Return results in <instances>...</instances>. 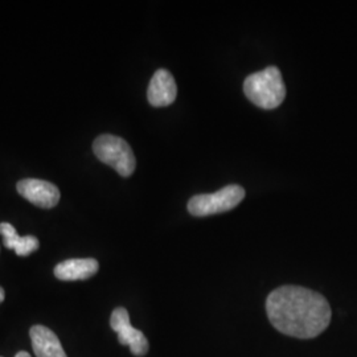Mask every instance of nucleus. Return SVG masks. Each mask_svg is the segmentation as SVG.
<instances>
[{"instance_id":"1","label":"nucleus","mask_w":357,"mask_h":357,"mask_svg":"<svg viewBox=\"0 0 357 357\" xmlns=\"http://www.w3.org/2000/svg\"><path fill=\"white\" fill-rule=\"evenodd\" d=\"M268 320L275 330L298 339L319 336L331 321V307L317 291L301 286H282L266 299Z\"/></svg>"},{"instance_id":"2","label":"nucleus","mask_w":357,"mask_h":357,"mask_svg":"<svg viewBox=\"0 0 357 357\" xmlns=\"http://www.w3.org/2000/svg\"><path fill=\"white\" fill-rule=\"evenodd\" d=\"M243 91L249 101L264 110L277 109L286 97V86L277 66L253 73L245 78Z\"/></svg>"},{"instance_id":"3","label":"nucleus","mask_w":357,"mask_h":357,"mask_svg":"<svg viewBox=\"0 0 357 357\" xmlns=\"http://www.w3.org/2000/svg\"><path fill=\"white\" fill-rule=\"evenodd\" d=\"M93 151L102 163L113 167L123 178L131 176L135 171L137 160L134 153L128 142L119 137L110 134L98 137L93 143Z\"/></svg>"},{"instance_id":"4","label":"nucleus","mask_w":357,"mask_h":357,"mask_svg":"<svg viewBox=\"0 0 357 357\" xmlns=\"http://www.w3.org/2000/svg\"><path fill=\"white\" fill-rule=\"evenodd\" d=\"M245 197L241 185L230 184L213 193L196 195L188 202V212L192 216L205 217L228 212L240 204Z\"/></svg>"},{"instance_id":"5","label":"nucleus","mask_w":357,"mask_h":357,"mask_svg":"<svg viewBox=\"0 0 357 357\" xmlns=\"http://www.w3.org/2000/svg\"><path fill=\"white\" fill-rule=\"evenodd\" d=\"M110 326L118 333V342L122 345H128L132 355L144 356L149 352V340L143 332L131 326L126 308H115L110 318Z\"/></svg>"},{"instance_id":"6","label":"nucleus","mask_w":357,"mask_h":357,"mask_svg":"<svg viewBox=\"0 0 357 357\" xmlns=\"http://www.w3.org/2000/svg\"><path fill=\"white\" fill-rule=\"evenodd\" d=\"M16 187L20 196L40 208L51 209L60 202L59 188L50 181L40 178H24L20 180Z\"/></svg>"},{"instance_id":"7","label":"nucleus","mask_w":357,"mask_h":357,"mask_svg":"<svg viewBox=\"0 0 357 357\" xmlns=\"http://www.w3.org/2000/svg\"><path fill=\"white\" fill-rule=\"evenodd\" d=\"M178 86L174 76L166 69H158L153 73L147 90V98L155 107H165L176 100Z\"/></svg>"},{"instance_id":"8","label":"nucleus","mask_w":357,"mask_h":357,"mask_svg":"<svg viewBox=\"0 0 357 357\" xmlns=\"http://www.w3.org/2000/svg\"><path fill=\"white\" fill-rule=\"evenodd\" d=\"M98 268L94 258H73L60 262L54 268V275L61 281H84L96 275Z\"/></svg>"},{"instance_id":"9","label":"nucleus","mask_w":357,"mask_h":357,"mask_svg":"<svg viewBox=\"0 0 357 357\" xmlns=\"http://www.w3.org/2000/svg\"><path fill=\"white\" fill-rule=\"evenodd\" d=\"M33 352L38 357H68L57 335L44 326H33L29 331Z\"/></svg>"},{"instance_id":"10","label":"nucleus","mask_w":357,"mask_h":357,"mask_svg":"<svg viewBox=\"0 0 357 357\" xmlns=\"http://www.w3.org/2000/svg\"><path fill=\"white\" fill-rule=\"evenodd\" d=\"M0 234L3 236V243L7 249H13L16 255L26 257L36 252L40 246L38 240L33 236H19L16 229L8 222L0 224Z\"/></svg>"},{"instance_id":"11","label":"nucleus","mask_w":357,"mask_h":357,"mask_svg":"<svg viewBox=\"0 0 357 357\" xmlns=\"http://www.w3.org/2000/svg\"><path fill=\"white\" fill-rule=\"evenodd\" d=\"M15 357H31V355H29L28 352H26V351H22V352H19Z\"/></svg>"},{"instance_id":"12","label":"nucleus","mask_w":357,"mask_h":357,"mask_svg":"<svg viewBox=\"0 0 357 357\" xmlns=\"http://www.w3.org/2000/svg\"><path fill=\"white\" fill-rule=\"evenodd\" d=\"M4 296H6V294H4V290H3V287L0 286V303L4 301Z\"/></svg>"}]
</instances>
